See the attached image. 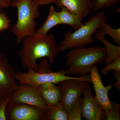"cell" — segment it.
Returning <instances> with one entry per match:
<instances>
[{
  "label": "cell",
  "mask_w": 120,
  "mask_h": 120,
  "mask_svg": "<svg viewBox=\"0 0 120 120\" xmlns=\"http://www.w3.org/2000/svg\"><path fill=\"white\" fill-rule=\"evenodd\" d=\"M48 60L45 59L41 60L37 70L28 69L27 72H16L15 77L19 83L27 84L38 89L42 84L50 82L59 84L65 80L78 79L83 80L90 83V74L79 77L71 76L66 75L64 70L52 72L50 68Z\"/></svg>",
  "instance_id": "3"
},
{
  "label": "cell",
  "mask_w": 120,
  "mask_h": 120,
  "mask_svg": "<svg viewBox=\"0 0 120 120\" xmlns=\"http://www.w3.org/2000/svg\"><path fill=\"white\" fill-rule=\"evenodd\" d=\"M116 71L120 72V59L105 65L101 70V73L106 75L110 71Z\"/></svg>",
  "instance_id": "22"
},
{
  "label": "cell",
  "mask_w": 120,
  "mask_h": 120,
  "mask_svg": "<svg viewBox=\"0 0 120 120\" xmlns=\"http://www.w3.org/2000/svg\"><path fill=\"white\" fill-rule=\"evenodd\" d=\"M112 106L109 110L102 111L104 119L107 120H120V106L117 103L112 102Z\"/></svg>",
  "instance_id": "20"
},
{
  "label": "cell",
  "mask_w": 120,
  "mask_h": 120,
  "mask_svg": "<svg viewBox=\"0 0 120 120\" xmlns=\"http://www.w3.org/2000/svg\"><path fill=\"white\" fill-rule=\"evenodd\" d=\"M11 25V20L7 14L0 11V32L8 29Z\"/></svg>",
  "instance_id": "23"
},
{
  "label": "cell",
  "mask_w": 120,
  "mask_h": 120,
  "mask_svg": "<svg viewBox=\"0 0 120 120\" xmlns=\"http://www.w3.org/2000/svg\"><path fill=\"white\" fill-rule=\"evenodd\" d=\"M94 37L105 46L106 55L104 60L105 65L120 59V46L116 45L107 41L100 28L95 32Z\"/></svg>",
  "instance_id": "14"
},
{
  "label": "cell",
  "mask_w": 120,
  "mask_h": 120,
  "mask_svg": "<svg viewBox=\"0 0 120 120\" xmlns=\"http://www.w3.org/2000/svg\"><path fill=\"white\" fill-rule=\"evenodd\" d=\"M46 110L34 106L9 101L6 110L7 120H45Z\"/></svg>",
  "instance_id": "8"
},
{
  "label": "cell",
  "mask_w": 120,
  "mask_h": 120,
  "mask_svg": "<svg viewBox=\"0 0 120 120\" xmlns=\"http://www.w3.org/2000/svg\"><path fill=\"white\" fill-rule=\"evenodd\" d=\"M113 74L116 82L113 84L116 89L118 91L120 90V72L116 71H113Z\"/></svg>",
  "instance_id": "25"
},
{
  "label": "cell",
  "mask_w": 120,
  "mask_h": 120,
  "mask_svg": "<svg viewBox=\"0 0 120 120\" xmlns=\"http://www.w3.org/2000/svg\"><path fill=\"white\" fill-rule=\"evenodd\" d=\"M39 6L33 0H17L12 2L11 7L17 10V21L11 29L17 44L36 32V20L40 16Z\"/></svg>",
  "instance_id": "5"
},
{
  "label": "cell",
  "mask_w": 120,
  "mask_h": 120,
  "mask_svg": "<svg viewBox=\"0 0 120 120\" xmlns=\"http://www.w3.org/2000/svg\"><path fill=\"white\" fill-rule=\"evenodd\" d=\"M10 0L12 2H13V1H15L17 0Z\"/></svg>",
  "instance_id": "28"
},
{
  "label": "cell",
  "mask_w": 120,
  "mask_h": 120,
  "mask_svg": "<svg viewBox=\"0 0 120 120\" xmlns=\"http://www.w3.org/2000/svg\"><path fill=\"white\" fill-rule=\"evenodd\" d=\"M12 2L10 0H0V11L11 7Z\"/></svg>",
  "instance_id": "26"
},
{
  "label": "cell",
  "mask_w": 120,
  "mask_h": 120,
  "mask_svg": "<svg viewBox=\"0 0 120 120\" xmlns=\"http://www.w3.org/2000/svg\"><path fill=\"white\" fill-rule=\"evenodd\" d=\"M60 8L61 11L58 12L60 24L69 25L75 31L83 26L82 19L80 16L65 7H62Z\"/></svg>",
  "instance_id": "15"
},
{
  "label": "cell",
  "mask_w": 120,
  "mask_h": 120,
  "mask_svg": "<svg viewBox=\"0 0 120 120\" xmlns=\"http://www.w3.org/2000/svg\"><path fill=\"white\" fill-rule=\"evenodd\" d=\"M22 48L18 52L22 67L26 69L37 70V60L47 57L50 64L54 62L60 52L53 35H42L35 33L24 38Z\"/></svg>",
  "instance_id": "1"
},
{
  "label": "cell",
  "mask_w": 120,
  "mask_h": 120,
  "mask_svg": "<svg viewBox=\"0 0 120 120\" xmlns=\"http://www.w3.org/2000/svg\"><path fill=\"white\" fill-rule=\"evenodd\" d=\"M53 3L58 8L65 7L78 14L82 19L92 12V5L90 0H54Z\"/></svg>",
  "instance_id": "12"
},
{
  "label": "cell",
  "mask_w": 120,
  "mask_h": 120,
  "mask_svg": "<svg viewBox=\"0 0 120 120\" xmlns=\"http://www.w3.org/2000/svg\"><path fill=\"white\" fill-rule=\"evenodd\" d=\"M38 90L47 106L54 105L60 102L62 91L61 87L52 83L42 84Z\"/></svg>",
  "instance_id": "13"
},
{
  "label": "cell",
  "mask_w": 120,
  "mask_h": 120,
  "mask_svg": "<svg viewBox=\"0 0 120 120\" xmlns=\"http://www.w3.org/2000/svg\"><path fill=\"white\" fill-rule=\"evenodd\" d=\"M35 3L39 6L47 5L53 3L54 0H33Z\"/></svg>",
  "instance_id": "27"
},
{
  "label": "cell",
  "mask_w": 120,
  "mask_h": 120,
  "mask_svg": "<svg viewBox=\"0 0 120 120\" xmlns=\"http://www.w3.org/2000/svg\"><path fill=\"white\" fill-rule=\"evenodd\" d=\"M100 29L105 35L111 37L117 45L120 46V28H112L109 23L105 22Z\"/></svg>",
  "instance_id": "19"
},
{
  "label": "cell",
  "mask_w": 120,
  "mask_h": 120,
  "mask_svg": "<svg viewBox=\"0 0 120 120\" xmlns=\"http://www.w3.org/2000/svg\"><path fill=\"white\" fill-rule=\"evenodd\" d=\"M106 55L105 47L95 45L72 49L66 54L65 74L74 77L90 73L92 67L104 60Z\"/></svg>",
  "instance_id": "2"
},
{
  "label": "cell",
  "mask_w": 120,
  "mask_h": 120,
  "mask_svg": "<svg viewBox=\"0 0 120 120\" xmlns=\"http://www.w3.org/2000/svg\"><path fill=\"white\" fill-rule=\"evenodd\" d=\"M92 5L91 12L96 13L102 9L116 6L120 3V0H90Z\"/></svg>",
  "instance_id": "18"
},
{
  "label": "cell",
  "mask_w": 120,
  "mask_h": 120,
  "mask_svg": "<svg viewBox=\"0 0 120 120\" xmlns=\"http://www.w3.org/2000/svg\"><path fill=\"white\" fill-rule=\"evenodd\" d=\"M93 14L78 30L73 32H65L63 40L58 45L60 52H65L94 43L93 35L106 22L107 16L102 10Z\"/></svg>",
  "instance_id": "4"
},
{
  "label": "cell",
  "mask_w": 120,
  "mask_h": 120,
  "mask_svg": "<svg viewBox=\"0 0 120 120\" xmlns=\"http://www.w3.org/2000/svg\"><path fill=\"white\" fill-rule=\"evenodd\" d=\"M88 82L82 79L65 80L59 84L61 88L60 102L68 113L71 107L81 99Z\"/></svg>",
  "instance_id": "7"
},
{
  "label": "cell",
  "mask_w": 120,
  "mask_h": 120,
  "mask_svg": "<svg viewBox=\"0 0 120 120\" xmlns=\"http://www.w3.org/2000/svg\"><path fill=\"white\" fill-rule=\"evenodd\" d=\"M82 95L81 102L82 117L87 120H105L101 106L92 95L89 83L84 90Z\"/></svg>",
  "instance_id": "10"
},
{
  "label": "cell",
  "mask_w": 120,
  "mask_h": 120,
  "mask_svg": "<svg viewBox=\"0 0 120 120\" xmlns=\"http://www.w3.org/2000/svg\"><path fill=\"white\" fill-rule=\"evenodd\" d=\"M82 98L71 107L68 112V120H80L82 119L81 109Z\"/></svg>",
  "instance_id": "21"
},
{
  "label": "cell",
  "mask_w": 120,
  "mask_h": 120,
  "mask_svg": "<svg viewBox=\"0 0 120 120\" xmlns=\"http://www.w3.org/2000/svg\"><path fill=\"white\" fill-rule=\"evenodd\" d=\"M19 84V88L10 98L9 101L27 104L42 110L47 109L38 89L30 84Z\"/></svg>",
  "instance_id": "9"
},
{
  "label": "cell",
  "mask_w": 120,
  "mask_h": 120,
  "mask_svg": "<svg viewBox=\"0 0 120 120\" xmlns=\"http://www.w3.org/2000/svg\"><path fill=\"white\" fill-rule=\"evenodd\" d=\"M16 72L5 54L0 52V97L9 98L18 89Z\"/></svg>",
  "instance_id": "6"
},
{
  "label": "cell",
  "mask_w": 120,
  "mask_h": 120,
  "mask_svg": "<svg viewBox=\"0 0 120 120\" xmlns=\"http://www.w3.org/2000/svg\"><path fill=\"white\" fill-rule=\"evenodd\" d=\"M46 120H68V113L60 102L54 105L47 106Z\"/></svg>",
  "instance_id": "17"
},
{
  "label": "cell",
  "mask_w": 120,
  "mask_h": 120,
  "mask_svg": "<svg viewBox=\"0 0 120 120\" xmlns=\"http://www.w3.org/2000/svg\"><path fill=\"white\" fill-rule=\"evenodd\" d=\"M9 98L0 97V120H7L6 110Z\"/></svg>",
  "instance_id": "24"
},
{
  "label": "cell",
  "mask_w": 120,
  "mask_h": 120,
  "mask_svg": "<svg viewBox=\"0 0 120 120\" xmlns=\"http://www.w3.org/2000/svg\"><path fill=\"white\" fill-rule=\"evenodd\" d=\"M90 74L91 83L95 92V98L101 106L102 111L109 110L112 107V101L109 98L108 94L113 86V84L106 86H104L96 65L92 67Z\"/></svg>",
  "instance_id": "11"
},
{
  "label": "cell",
  "mask_w": 120,
  "mask_h": 120,
  "mask_svg": "<svg viewBox=\"0 0 120 120\" xmlns=\"http://www.w3.org/2000/svg\"><path fill=\"white\" fill-rule=\"evenodd\" d=\"M60 24L58 12L53 6L50 7L48 16L45 21L41 27L36 30L35 33L39 34L47 35L52 28Z\"/></svg>",
  "instance_id": "16"
}]
</instances>
